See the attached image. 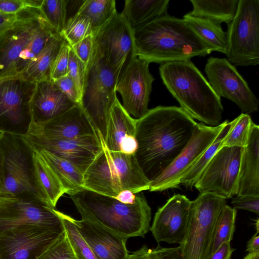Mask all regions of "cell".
I'll return each instance as SVG.
<instances>
[{
	"label": "cell",
	"instance_id": "44",
	"mask_svg": "<svg viewBox=\"0 0 259 259\" xmlns=\"http://www.w3.org/2000/svg\"><path fill=\"white\" fill-rule=\"evenodd\" d=\"M54 82L58 89L72 101L80 105V94L69 73L54 81Z\"/></svg>",
	"mask_w": 259,
	"mask_h": 259
},
{
	"label": "cell",
	"instance_id": "11",
	"mask_svg": "<svg viewBox=\"0 0 259 259\" xmlns=\"http://www.w3.org/2000/svg\"><path fill=\"white\" fill-rule=\"evenodd\" d=\"M0 146L4 154L5 168V183L0 195L37 196L32 172L33 151L23 137L1 133Z\"/></svg>",
	"mask_w": 259,
	"mask_h": 259
},
{
	"label": "cell",
	"instance_id": "9",
	"mask_svg": "<svg viewBox=\"0 0 259 259\" xmlns=\"http://www.w3.org/2000/svg\"><path fill=\"white\" fill-rule=\"evenodd\" d=\"M58 211L35 194L0 195V234L26 225L64 230Z\"/></svg>",
	"mask_w": 259,
	"mask_h": 259
},
{
	"label": "cell",
	"instance_id": "26",
	"mask_svg": "<svg viewBox=\"0 0 259 259\" xmlns=\"http://www.w3.org/2000/svg\"><path fill=\"white\" fill-rule=\"evenodd\" d=\"M136 121L117 99L110 112L104 146L110 151H120L122 140L135 136Z\"/></svg>",
	"mask_w": 259,
	"mask_h": 259
},
{
	"label": "cell",
	"instance_id": "30",
	"mask_svg": "<svg viewBox=\"0 0 259 259\" xmlns=\"http://www.w3.org/2000/svg\"><path fill=\"white\" fill-rule=\"evenodd\" d=\"M191 16L211 20L219 24L229 23L235 15L239 0H191Z\"/></svg>",
	"mask_w": 259,
	"mask_h": 259
},
{
	"label": "cell",
	"instance_id": "35",
	"mask_svg": "<svg viewBox=\"0 0 259 259\" xmlns=\"http://www.w3.org/2000/svg\"><path fill=\"white\" fill-rule=\"evenodd\" d=\"M236 214L237 210L227 203L220 210L215 226L210 256L224 243L231 242L235 231Z\"/></svg>",
	"mask_w": 259,
	"mask_h": 259
},
{
	"label": "cell",
	"instance_id": "6",
	"mask_svg": "<svg viewBox=\"0 0 259 259\" xmlns=\"http://www.w3.org/2000/svg\"><path fill=\"white\" fill-rule=\"evenodd\" d=\"M120 74L109 66L98 50L93 49L86 66L80 105L99 140L106 137L110 112L116 97V87Z\"/></svg>",
	"mask_w": 259,
	"mask_h": 259
},
{
	"label": "cell",
	"instance_id": "55",
	"mask_svg": "<svg viewBox=\"0 0 259 259\" xmlns=\"http://www.w3.org/2000/svg\"><path fill=\"white\" fill-rule=\"evenodd\" d=\"M243 259H259V253H248Z\"/></svg>",
	"mask_w": 259,
	"mask_h": 259
},
{
	"label": "cell",
	"instance_id": "37",
	"mask_svg": "<svg viewBox=\"0 0 259 259\" xmlns=\"http://www.w3.org/2000/svg\"><path fill=\"white\" fill-rule=\"evenodd\" d=\"M61 218L67 238L76 259H97L87 243L76 229L73 218L61 211Z\"/></svg>",
	"mask_w": 259,
	"mask_h": 259
},
{
	"label": "cell",
	"instance_id": "48",
	"mask_svg": "<svg viewBox=\"0 0 259 259\" xmlns=\"http://www.w3.org/2000/svg\"><path fill=\"white\" fill-rule=\"evenodd\" d=\"M235 249L231 246V242L223 244L208 259H230Z\"/></svg>",
	"mask_w": 259,
	"mask_h": 259
},
{
	"label": "cell",
	"instance_id": "45",
	"mask_svg": "<svg viewBox=\"0 0 259 259\" xmlns=\"http://www.w3.org/2000/svg\"><path fill=\"white\" fill-rule=\"evenodd\" d=\"M231 204L236 210H245L259 214V196L238 195L232 198Z\"/></svg>",
	"mask_w": 259,
	"mask_h": 259
},
{
	"label": "cell",
	"instance_id": "50",
	"mask_svg": "<svg viewBox=\"0 0 259 259\" xmlns=\"http://www.w3.org/2000/svg\"><path fill=\"white\" fill-rule=\"evenodd\" d=\"M114 198L122 203L133 204L136 202V194L134 193L130 190H124L120 192Z\"/></svg>",
	"mask_w": 259,
	"mask_h": 259
},
{
	"label": "cell",
	"instance_id": "42",
	"mask_svg": "<svg viewBox=\"0 0 259 259\" xmlns=\"http://www.w3.org/2000/svg\"><path fill=\"white\" fill-rule=\"evenodd\" d=\"M70 46L65 42L54 60L51 69L50 78L54 81L68 73Z\"/></svg>",
	"mask_w": 259,
	"mask_h": 259
},
{
	"label": "cell",
	"instance_id": "39",
	"mask_svg": "<svg viewBox=\"0 0 259 259\" xmlns=\"http://www.w3.org/2000/svg\"><path fill=\"white\" fill-rule=\"evenodd\" d=\"M60 35L71 47L85 37L93 35V30L90 20L76 13L67 19Z\"/></svg>",
	"mask_w": 259,
	"mask_h": 259
},
{
	"label": "cell",
	"instance_id": "31",
	"mask_svg": "<svg viewBox=\"0 0 259 259\" xmlns=\"http://www.w3.org/2000/svg\"><path fill=\"white\" fill-rule=\"evenodd\" d=\"M37 152L53 170L66 191L82 189L84 173L70 162L47 151Z\"/></svg>",
	"mask_w": 259,
	"mask_h": 259
},
{
	"label": "cell",
	"instance_id": "12",
	"mask_svg": "<svg viewBox=\"0 0 259 259\" xmlns=\"http://www.w3.org/2000/svg\"><path fill=\"white\" fill-rule=\"evenodd\" d=\"M47 22L39 9L27 7L16 14L13 24L0 34V78L17 77L20 54Z\"/></svg>",
	"mask_w": 259,
	"mask_h": 259
},
{
	"label": "cell",
	"instance_id": "5",
	"mask_svg": "<svg viewBox=\"0 0 259 259\" xmlns=\"http://www.w3.org/2000/svg\"><path fill=\"white\" fill-rule=\"evenodd\" d=\"M100 140L102 150L84 172L82 188L112 197L124 190L135 194L149 190L150 182L135 155L110 151Z\"/></svg>",
	"mask_w": 259,
	"mask_h": 259
},
{
	"label": "cell",
	"instance_id": "24",
	"mask_svg": "<svg viewBox=\"0 0 259 259\" xmlns=\"http://www.w3.org/2000/svg\"><path fill=\"white\" fill-rule=\"evenodd\" d=\"M237 195L259 196V126L255 123L242 156Z\"/></svg>",
	"mask_w": 259,
	"mask_h": 259
},
{
	"label": "cell",
	"instance_id": "23",
	"mask_svg": "<svg viewBox=\"0 0 259 259\" xmlns=\"http://www.w3.org/2000/svg\"><path fill=\"white\" fill-rule=\"evenodd\" d=\"M76 104L62 92L52 80L39 81L36 84L31 102V123L50 120Z\"/></svg>",
	"mask_w": 259,
	"mask_h": 259
},
{
	"label": "cell",
	"instance_id": "13",
	"mask_svg": "<svg viewBox=\"0 0 259 259\" xmlns=\"http://www.w3.org/2000/svg\"><path fill=\"white\" fill-rule=\"evenodd\" d=\"M244 148L221 147L205 167L194 187L229 199L237 195Z\"/></svg>",
	"mask_w": 259,
	"mask_h": 259
},
{
	"label": "cell",
	"instance_id": "56",
	"mask_svg": "<svg viewBox=\"0 0 259 259\" xmlns=\"http://www.w3.org/2000/svg\"><path fill=\"white\" fill-rule=\"evenodd\" d=\"M13 78V77H9V78H0V84L3 82L4 81V80L8 79V78Z\"/></svg>",
	"mask_w": 259,
	"mask_h": 259
},
{
	"label": "cell",
	"instance_id": "4",
	"mask_svg": "<svg viewBox=\"0 0 259 259\" xmlns=\"http://www.w3.org/2000/svg\"><path fill=\"white\" fill-rule=\"evenodd\" d=\"M159 70L163 83L185 112L205 125L220 124L224 110L221 97L190 60L162 63Z\"/></svg>",
	"mask_w": 259,
	"mask_h": 259
},
{
	"label": "cell",
	"instance_id": "53",
	"mask_svg": "<svg viewBox=\"0 0 259 259\" xmlns=\"http://www.w3.org/2000/svg\"><path fill=\"white\" fill-rule=\"evenodd\" d=\"M5 180V157L0 146V193H1Z\"/></svg>",
	"mask_w": 259,
	"mask_h": 259
},
{
	"label": "cell",
	"instance_id": "41",
	"mask_svg": "<svg viewBox=\"0 0 259 259\" xmlns=\"http://www.w3.org/2000/svg\"><path fill=\"white\" fill-rule=\"evenodd\" d=\"M36 259H76L64 232Z\"/></svg>",
	"mask_w": 259,
	"mask_h": 259
},
{
	"label": "cell",
	"instance_id": "38",
	"mask_svg": "<svg viewBox=\"0 0 259 259\" xmlns=\"http://www.w3.org/2000/svg\"><path fill=\"white\" fill-rule=\"evenodd\" d=\"M67 0H43L40 11L49 25L60 34L68 19Z\"/></svg>",
	"mask_w": 259,
	"mask_h": 259
},
{
	"label": "cell",
	"instance_id": "27",
	"mask_svg": "<svg viewBox=\"0 0 259 259\" xmlns=\"http://www.w3.org/2000/svg\"><path fill=\"white\" fill-rule=\"evenodd\" d=\"M169 0H126L121 12L134 30L167 14Z\"/></svg>",
	"mask_w": 259,
	"mask_h": 259
},
{
	"label": "cell",
	"instance_id": "34",
	"mask_svg": "<svg viewBox=\"0 0 259 259\" xmlns=\"http://www.w3.org/2000/svg\"><path fill=\"white\" fill-rule=\"evenodd\" d=\"M57 33L47 22L20 54L16 65L15 76H21L30 63L39 54Z\"/></svg>",
	"mask_w": 259,
	"mask_h": 259
},
{
	"label": "cell",
	"instance_id": "21",
	"mask_svg": "<svg viewBox=\"0 0 259 259\" xmlns=\"http://www.w3.org/2000/svg\"><path fill=\"white\" fill-rule=\"evenodd\" d=\"M27 134L57 139H74L87 135L98 136L79 104L50 120L31 123Z\"/></svg>",
	"mask_w": 259,
	"mask_h": 259
},
{
	"label": "cell",
	"instance_id": "43",
	"mask_svg": "<svg viewBox=\"0 0 259 259\" xmlns=\"http://www.w3.org/2000/svg\"><path fill=\"white\" fill-rule=\"evenodd\" d=\"M86 65L76 56L70 48L69 55L68 73L74 81L81 95L83 86Z\"/></svg>",
	"mask_w": 259,
	"mask_h": 259
},
{
	"label": "cell",
	"instance_id": "7",
	"mask_svg": "<svg viewBox=\"0 0 259 259\" xmlns=\"http://www.w3.org/2000/svg\"><path fill=\"white\" fill-rule=\"evenodd\" d=\"M226 200L205 192L191 201L186 233L178 247L181 259L209 258L217 220Z\"/></svg>",
	"mask_w": 259,
	"mask_h": 259
},
{
	"label": "cell",
	"instance_id": "20",
	"mask_svg": "<svg viewBox=\"0 0 259 259\" xmlns=\"http://www.w3.org/2000/svg\"><path fill=\"white\" fill-rule=\"evenodd\" d=\"M191 201L185 195L170 197L155 214L150 230L159 243L181 244L186 233Z\"/></svg>",
	"mask_w": 259,
	"mask_h": 259
},
{
	"label": "cell",
	"instance_id": "51",
	"mask_svg": "<svg viewBox=\"0 0 259 259\" xmlns=\"http://www.w3.org/2000/svg\"><path fill=\"white\" fill-rule=\"evenodd\" d=\"M16 19V15L0 13V34L7 30Z\"/></svg>",
	"mask_w": 259,
	"mask_h": 259
},
{
	"label": "cell",
	"instance_id": "1",
	"mask_svg": "<svg viewBox=\"0 0 259 259\" xmlns=\"http://www.w3.org/2000/svg\"><path fill=\"white\" fill-rule=\"evenodd\" d=\"M197 122L181 108L159 106L136 119L135 157L152 181L172 162L191 139Z\"/></svg>",
	"mask_w": 259,
	"mask_h": 259
},
{
	"label": "cell",
	"instance_id": "19",
	"mask_svg": "<svg viewBox=\"0 0 259 259\" xmlns=\"http://www.w3.org/2000/svg\"><path fill=\"white\" fill-rule=\"evenodd\" d=\"M23 137L32 150L47 151L70 162L83 173L102 150L97 136L69 139H48L28 134Z\"/></svg>",
	"mask_w": 259,
	"mask_h": 259
},
{
	"label": "cell",
	"instance_id": "32",
	"mask_svg": "<svg viewBox=\"0 0 259 259\" xmlns=\"http://www.w3.org/2000/svg\"><path fill=\"white\" fill-rule=\"evenodd\" d=\"M235 122V119L229 122L226 121L214 141L203 152L198 160L185 173L180 181V185L191 189L198 180L203 170L212 158L217 152L222 147V143Z\"/></svg>",
	"mask_w": 259,
	"mask_h": 259
},
{
	"label": "cell",
	"instance_id": "2",
	"mask_svg": "<svg viewBox=\"0 0 259 259\" xmlns=\"http://www.w3.org/2000/svg\"><path fill=\"white\" fill-rule=\"evenodd\" d=\"M133 38L136 56L150 63L189 60L212 52L183 19L168 14L134 30Z\"/></svg>",
	"mask_w": 259,
	"mask_h": 259
},
{
	"label": "cell",
	"instance_id": "17",
	"mask_svg": "<svg viewBox=\"0 0 259 259\" xmlns=\"http://www.w3.org/2000/svg\"><path fill=\"white\" fill-rule=\"evenodd\" d=\"M226 121L215 126L197 123L187 145L169 166L150 182L149 190L162 191L179 187L183 175L214 141Z\"/></svg>",
	"mask_w": 259,
	"mask_h": 259
},
{
	"label": "cell",
	"instance_id": "40",
	"mask_svg": "<svg viewBox=\"0 0 259 259\" xmlns=\"http://www.w3.org/2000/svg\"><path fill=\"white\" fill-rule=\"evenodd\" d=\"M126 259H181L179 247H163L159 244L153 248L144 245L129 254Z\"/></svg>",
	"mask_w": 259,
	"mask_h": 259
},
{
	"label": "cell",
	"instance_id": "15",
	"mask_svg": "<svg viewBox=\"0 0 259 259\" xmlns=\"http://www.w3.org/2000/svg\"><path fill=\"white\" fill-rule=\"evenodd\" d=\"M93 36L94 45L109 66L120 75L137 57L133 31L121 13L115 14Z\"/></svg>",
	"mask_w": 259,
	"mask_h": 259
},
{
	"label": "cell",
	"instance_id": "36",
	"mask_svg": "<svg viewBox=\"0 0 259 259\" xmlns=\"http://www.w3.org/2000/svg\"><path fill=\"white\" fill-rule=\"evenodd\" d=\"M253 123L248 114H241L235 119L234 124L223 141L222 147H246Z\"/></svg>",
	"mask_w": 259,
	"mask_h": 259
},
{
	"label": "cell",
	"instance_id": "8",
	"mask_svg": "<svg viewBox=\"0 0 259 259\" xmlns=\"http://www.w3.org/2000/svg\"><path fill=\"white\" fill-rule=\"evenodd\" d=\"M227 60L236 66L259 63V1L239 0L233 19L227 24Z\"/></svg>",
	"mask_w": 259,
	"mask_h": 259
},
{
	"label": "cell",
	"instance_id": "22",
	"mask_svg": "<svg viewBox=\"0 0 259 259\" xmlns=\"http://www.w3.org/2000/svg\"><path fill=\"white\" fill-rule=\"evenodd\" d=\"M73 221L97 259H126L129 255L127 238L87 221Z\"/></svg>",
	"mask_w": 259,
	"mask_h": 259
},
{
	"label": "cell",
	"instance_id": "54",
	"mask_svg": "<svg viewBox=\"0 0 259 259\" xmlns=\"http://www.w3.org/2000/svg\"><path fill=\"white\" fill-rule=\"evenodd\" d=\"M26 7L39 9L43 0H24Z\"/></svg>",
	"mask_w": 259,
	"mask_h": 259
},
{
	"label": "cell",
	"instance_id": "28",
	"mask_svg": "<svg viewBox=\"0 0 259 259\" xmlns=\"http://www.w3.org/2000/svg\"><path fill=\"white\" fill-rule=\"evenodd\" d=\"M66 40L60 34L54 36L39 54L30 63L21 74L26 80L36 83L44 80L51 79L52 64Z\"/></svg>",
	"mask_w": 259,
	"mask_h": 259
},
{
	"label": "cell",
	"instance_id": "10",
	"mask_svg": "<svg viewBox=\"0 0 259 259\" xmlns=\"http://www.w3.org/2000/svg\"><path fill=\"white\" fill-rule=\"evenodd\" d=\"M35 83L21 76L0 84V133L25 136L32 123L31 102Z\"/></svg>",
	"mask_w": 259,
	"mask_h": 259
},
{
	"label": "cell",
	"instance_id": "47",
	"mask_svg": "<svg viewBox=\"0 0 259 259\" xmlns=\"http://www.w3.org/2000/svg\"><path fill=\"white\" fill-rule=\"evenodd\" d=\"M26 8L24 0H0V13L16 15Z\"/></svg>",
	"mask_w": 259,
	"mask_h": 259
},
{
	"label": "cell",
	"instance_id": "33",
	"mask_svg": "<svg viewBox=\"0 0 259 259\" xmlns=\"http://www.w3.org/2000/svg\"><path fill=\"white\" fill-rule=\"evenodd\" d=\"M76 13L90 20L94 34L117 13L114 0H85Z\"/></svg>",
	"mask_w": 259,
	"mask_h": 259
},
{
	"label": "cell",
	"instance_id": "46",
	"mask_svg": "<svg viewBox=\"0 0 259 259\" xmlns=\"http://www.w3.org/2000/svg\"><path fill=\"white\" fill-rule=\"evenodd\" d=\"M94 36L89 35L71 46L76 56L87 66L93 49Z\"/></svg>",
	"mask_w": 259,
	"mask_h": 259
},
{
	"label": "cell",
	"instance_id": "14",
	"mask_svg": "<svg viewBox=\"0 0 259 259\" xmlns=\"http://www.w3.org/2000/svg\"><path fill=\"white\" fill-rule=\"evenodd\" d=\"M65 230L26 225L0 234V259H36Z\"/></svg>",
	"mask_w": 259,
	"mask_h": 259
},
{
	"label": "cell",
	"instance_id": "49",
	"mask_svg": "<svg viewBox=\"0 0 259 259\" xmlns=\"http://www.w3.org/2000/svg\"><path fill=\"white\" fill-rule=\"evenodd\" d=\"M137 146L135 136H127L122 140L120 144V152L126 154H135Z\"/></svg>",
	"mask_w": 259,
	"mask_h": 259
},
{
	"label": "cell",
	"instance_id": "25",
	"mask_svg": "<svg viewBox=\"0 0 259 259\" xmlns=\"http://www.w3.org/2000/svg\"><path fill=\"white\" fill-rule=\"evenodd\" d=\"M32 172L37 196L55 208L58 201L66 193V191L52 168L34 151L32 156Z\"/></svg>",
	"mask_w": 259,
	"mask_h": 259
},
{
	"label": "cell",
	"instance_id": "52",
	"mask_svg": "<svg viewBox=\"0 0 259 259\" xmlns=\"http://www.w3.org/2000/svg\"><path fill=\"white\" fill-rule=\"evenodd\" d=\"M259 232L256 233L252 236L247 243L246 251L248 253H259Z\"/></svg>",
	"mask_w": 259,
	"mask_h": 259
},
{
	"label": "cell",
	"instance_id": "16",
	"mask_svg": "<svg viewBox=\"0 0 259 259\" xmlns=\"http://www.w3.org/2000/svg\"><path fill=\"white\" fill-rule=\"evenodd\" d=\"M204 70L209 83L220 97L232 101L245 113L257 111L258 99L235 66L227 59L209 58Z\"/></svg>",
	"mask_w": 259,
	"mask_h": 259
},
{
	"label": "cell",
	"instance_id": "3",
	"mask_svg": "<svg viewBox=\"0 0 259 259\" xmlns=\"http://www.w3.org/2000/svg\"><path fill=\"white\" fill-rule=\"evenodd\" d=\"M81 219L128 239L142 237L150 230L151 209L143 193L133 204L84 188L68 192Z\"/></svg>",
	"mask_w": 259,
	"mask_h": 259
},
{
	"label": "cell",
	"instance_id": "18",
	"mask_svg": "<svg viewBox=\"0 0 259 259\" xmlns=\"http://www.w3.org/2000/svg\"><path fill=\"white\" fill-rule=\"evenodd\" d=\"M150 63L135 57L125 68L117 81L116 91L122 98L125 111L136 119L148 111L150 95L154 78L149 69Z\"/></svg>",
	"mask_w": 259,
	"mask_h": 259
},
{
	"label": "cell",
	"instance_id": "29",
	"mask_svg": "<svg viewBox=\"0 0 259 259\" xmlns=\"http://www.w3.org/2000/svg\"><path fill=\"white\" fill-rule=\"evenodd\" d=\"M183 19L212 51L226 54L228 47L227 36L221 24L208 19L191 16L188 13Z\"/></svg>",
	"mask_w": 259,
	"mask_h": 259
}]
</instances>
